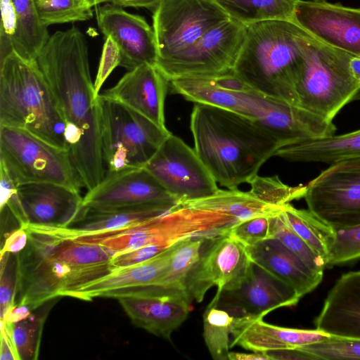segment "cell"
Instances as JSON below:
<instances>
[{
	"label": "cell",
	"mask_w": 360,
	"mask_h": 360,
	"mask_svg": "<svg viewBox=\"0 0 360 360\" xmlns=\"http://www.w3.org/2000/svg\"><path fill=\"white\" fill-rule=\"evenodd\" d=\"M36 61L53 91L66 122L72 161L84 187L103 179L101 120L89 61L88 44L77 27L50 35Z\"/></svg>",
	"instance_id": "cell-1"
},
{
	"label": "cell",
	"mask_w": 360,
	"mask_h": 360,
	"mask_svg": "<svg viewBox=\"0 0 360 360\" xmlns=\"http://www.w3.org/2000/svg\"><path fill=\"white\" fill-rule=\"evenodd\" d=\"M22 228L27 241L16 254L15 305L33 311L52 299L74 297L117 269L110 262L115 252L102 245L79 240L63 228Z\"/></svg>",
	"instance_id": "cell-2"
},
{
	"label": "cell",
	"mask_w": 360,
	"mask_h": 360,
	"mask_svg": "<svg viewBox=\"0 0 360 360\" xmlns=\"http://www.w3.org/2000/svg\"><path fill=\"white\" fill-rule=\"evenodd\" d=\"M190 129L196 154L217 183L228 189L249 184L279 148L257 122L208 105L195 104Z\"/></svg>",
	"instance_id": "cell-3"
},
{
	"label": "cell",
	"mask_w": 360,
	"mask_h": 360,
	"mask_svg": "<svg viewBox=\"0 0 360 360\" xmlns=\"http://www.w3.org/2000/svg\"><path fill=\"white\" fill-rule=\"evenodd\" d=\"M233 73L254 91L298 105L297 86L309 35L292 21L267 20L246 26Z\"/></svg>",
	"instance_id": "cell-4"
},
{
	"label": "cell",
	"mask_w": 360,
	"mask_h": 360,
	"mask_svg": "<svg viewBox=\"0 0 360 360\" xmlns=\"http://www.w3.org/2000/svg\"><path fill=\"white\" fill-rule=\"evenodd\" d=\"M0 126L23 129L68 150L65 118L37 61L14 52L0 60Z\"/></svg>",
	"instance_id": "cell-5"
},
{
	"label": "cell",
	"mask_w": 360,
	"mask_h": 360,
	"mask_svg": "<svg viewBox=\"0 0 360 360\" xmlns=\"http://www.w3.org/2000/svg\"><path fill=\"white\" fill-rule=\"evenodd\" d=\"M237 223L233 217L194 199L179 201L167 212L124 229L70 236L81 241L102 245L118 253L155 243L172 245L190 238L219 237L228 234Z\"/></svg>",
	"instance_id": "cell-6"
},
{
	"label": "cell",
	"mask_w": 360,
	"mask_h": 360,
	"mask_svg": "<svg viewBox=\"0 0 360 360\" xmlns=\"http://www.w3.org/2000/svg\"><path fill=\"white\" fill-rule=\"evenodd\" d=\"M353 57L309 34L304 44L297 86L299 106L333 121L360 89L350 67Z\"/></svg>",
	"instance_id": "cell-7"
},
{
	"label": "cell",
	"mask_w": 360,
	"mask_h": 360,
	"mask_svg": "<svg viewBox=\"0 0 360 360\" xmlns=\"http://www.w3.org/2000/svg\"><path fill=\"white\" fill-rule=\"evenodd\" d=\"M96 100L105 174L144 167L172 133L131 108L100 94Z\"/></svg>",
	"instance_id": "cell-8"
},
{
	"label": "cell",
	"mask_w": 360,
	"mask_h": 360,
	"mask_svg": "<svg viewBox=\"0 0 360 360\" xmlns=\"http://www.w3.org/2000/svg\"><path fill=\"white\" fill-rule=\"evenodd\" d=\"M0 165L17 186L38 182L84 187L69 151L23 129L0 126Z\"/></svg>",
	"instance_id": "cell-9"
},
{
	"label": "cell",
	"mask_w": 360,
	"mask_h": 360,
	"mask_svg": "<svg viewBox=\"0 0 360 360\" xmlns=\"http://www.w3.org/2000/svg\"><path fill=\"white\" fill-rule=\"evenodd\" d=\"M247 27L233 19L206 32L179 54L157 63L169 81L180 77H210L233 71L242 49Z\"/></svg>",
	"instance_id": "cell-10"
},
{
	"label": "cell",
	"mask_w": 360,
	"mask_h": 360,
	"mask_svg": "<svg viewBox=\"0 0 360 360\" xmlns=\"http://www.w3.org/2000/svg\"><path fill=\"white\" fill-rule=\"evenodd\" d=\"M229 18L212 0H163L153 10L157 63L183 52Z\"/></svg>",
	"instance_id": "cell-11"
},
{
	"label": "cell",
	"mask_w": 360,
	"mask_h": 360,
	"mask_svg": "<svg viewBox=\"0 0 360 360\" xmlns=\"http://www.w3.org/2000/svg\"><path fill=\"white\" fill-rule=\"evenodd\" d=\"M308 210L334 229L360 225V157L334 162L307 185Z\"/></svg>",
	"instance_id": "cell-12"
},
{
	"label": "cell",
	"mask_w": 360,
	"mask_h": 360,
	"mask_svg": "<svg viewBox=\"0 0 360 360\" xmlns=\"http://www.w3.org/2000/svg\"><path fill=\"white\" fill-rule=\"evenodd\" d=\"M144 167L179 201L207 197L219 189L194 148L172 134Z\"/></svg>",
	"instance_id": "cell-13"
},
{
	"label": "cell",
	"mask_w": 360,
	"mask_h": 360,
	"mask_svg": "<svg viewBox=\"0 0 360 360\" xmlns=\"http://www.w3.org/2000/svg\"><path fill=\"white\" fill-rule=\"evenodd\" d=\"M251 264L245 246L229 234L208 238L187 275L185 292L191 302H200L213 286L217 292L234 289L244 280Z\"/></svg>",
	"instance_id": "cell-14"
},
{
	"label": "cell",
	"mask_w": 360,
	"mask_h": 360,
	"mask_svg": "<svg viewBox=\"0 0 360 360\" xmlns=\"http://www.w3.org/2000/svg\"><path fill=\"white\" fill-rule=\"evenodd\" d=\"M247 97L250 119L271 134L279 144L278 149L328 137L336 131L333 121L299 105L267 97L252 89Z\"/></svg>",
	"instance_id": "cell-15"
},
{
	"label": "cell",
	"mask_w": 360,
	"mask_h": 360,
	"mask_svg": "<svg viewBox=\"0 0 360 360\" xmlns=\"http://www.w3.org/2000/svg\"><path fill=\"white\" fill-rule=\"evenodd\" d=\"M217 306L233 317L264 318L269 312L295 306L300 297L293 288L252 262L236 288L216 292Z\"/></svg>",
	"instance_id": "cell-16"
},
{
	"label": "cell",
	"mask_w": 360,
	"mask_h": 360,
	"mask_svg": "<svg viewBox=\"0 0 360 360\" xmlns=\"http://www.w3.org/2000/svg\"><path fill=\"white\" fill-rule=\"evenodd\" d=\"M292 22L321 42L360 58V8L299 0Z\"/></svg>",
	"instance_id": "cell-17"
},
{
	"label": "cell",
	"mask_w": 360,
	"mask_h": 360,
	"mask_svg": "<svg viewBox=\"0 0 360 360\" xmlns=\"http://www.w3.org/2000/svg\"><path fill=\"white\" fill-rule=\"evenodd\" d=\"M96 17L101 32L105 37H110L119 48L120 66L131 70L144 64L156 65L155 32L142 16L111 4L99 7Z\"/></svg>",
	"instance_id": "cell-18"
},
{
	"label": "cell",
	"mask_w": 360,
	"mask_h": 360,
	"mask_svg": "<svg viewBox=\"0 0 360 360\" xmlns=\"http://www.w3.org/2000/svg\"><path fill=\"white\" fill-rule=\"evenodd\" d=\"M179 201L145 167L106 173L83 198L82 205L111 209L148 203Z\"/></svg>",
	"instance_id": "cell-19"
},
{
	"label": "cell",
	"mask_w": 360,
	"mask_h": 360,
	"mask_svg": "<svg viewBox=\"0 0 360 360\" xmlns=\"http://www.w3.org/2000/svg\"><path fill=\"white\" fill-rule=\"evenodd\" d=\"M18 192L25 217V226L68 228L83 213V198L79 191L62 184H25L18 186Z\"/></svg>",
	"instance_id": "cell-20"
},
{
	"label": "cell",
	"mask_w": 360,
	"mask_h": 360,
	"mask_svg": "<svg viewBox=\"0 0 360 360\" xmlns=\"http://www.w3.org/2000/svg\"><path fill=\"white\" fill-rule=\"evenodd\" d=\"M169 80L156 65H141L129 70L101 95L117 101L166 129L165 102Z\"/></svg>",
	"instance_id": "cell-21"
},
{
	"label": "cell",
	"mask_w": 360,
	"mask_h": 360,
	"mask_svg": "<svg viewBox=\"0 0 360 360\" xmlns=\"http://www.w3.org/2000/svg\"><path fill=\"white\" fill-rule=\"evenodd\" d=\"M230 348L240 346L254 352L303 347L328 339L331 335L321 330H303L266 323L263 318L234 317L231 326Z\"/></svg>",
	"instance_id": "cell-22"
},
{
	"label": "cell",
	"mask_w": 360,
	"mask_h": 360,
	"mask_svg": "<svg viewBox=\"0 0 360 360\" xmlns=\"http://www.w3.org/2000/svg\"><path fill=\"white\" fill-rule=\"evenodd\" d=\"M169 86L188 101L223 108L250 119L247 98L250 87L233 71L216 77L173 79L169 81Z\"/></svg>",
	"instance_id": "cell-23"
},
{
	"label": "cell",
	"mask_w": 360,
	"mask_h": 360,
	"mask_svg": "<svg viewBox=\"0 0 360 360\" xmlns=\"http://www.w3.org/2000/svg\"><path fill=\"white\" fill-rule=\"evenodd\" d=\"M314 323L330 335L360 338V271L338 279Z\"/></svg>",
	"instance_id": "cell-24"
},
{
	"label": "cell",
	"mask_w": 360,
	"mask_h": 360,
	"mask_svg": "<svg viewBox=\"0 0 360 360\" xmlns=\"http://www.w3.org/2000/svg\"><path fill=\"white\" fill-rule=\"evenodd\" d=\"M117 299L134 325L167 340L187 319L191 303L182 297L146 294Z\"/></svg>",
	"instance_id": "cell-25"
},
{
	"label": "cell",
	"mask_w": 360,
	"mask_h": 360,
	"mask_svg": "<svg viewBox=\"0 0 360 360\" xmlns=\"http://www.w3.org/2000/svg\"><path fill=\"white\" fill-rule=\"evenodd\" d=\"M245 249L252 262L290 285L300 298L321 282L322 274L310 269L276 238H267Z\"/></svg>",
	"instance_id": "cell-26"
},
{
	"label": "cell",
	"mask_w": 360,
	"mask_h": 360,
	"mask_svg": "<svg viewBox=\"0 0 360 360\" xmlns=\"http://www.w3.org/2000/svg\"><path fill=\"white\" fill-rule=\"evenodd\" d=\"M175 245L144 262L114 270L83 287L74 297L83 300L96 297L117 298L131 290L158 284L167 271Z\"/></svg>",
	"instance_id": "cell-27"
},
{
	"label": "cell",
	"mask_w": 360,
	"mask_h": 360,
	"mask_svg": "<svg viewBox=\"0 0 360 360\" xmlns=\"http://www.w3.org/2000/svg\"><path fill=\"white\" fill-rule=\"evenodd\" d=\"M178 202H161L111 209L83 206L81 217L63 229L73 236L119 230L160 216Z\"/></svg>",
	"instance_id": "cell-28"
},
{
	"label": "cell",
	"mask_w": 360,
	"mask_h": 360,
	"mask_svg": "<svg viewBox=\"0 0 360 360\" xmlns=\"http://www.w3.org/2000/svg\"><path fill=\"white\" fill-rule=\"evenodd\" d=\"M275 156L289 161L334 162L360 157V129L312 139L278 149Z\"/></svg>",
	"instance_id": "cell-29"
},
{
	"label": "cell",
	"mask_w": 360,
	"mask_h": 360,
	"mask_svg": "<svg viewBox=\"0 0 360 360\" xmlns=\"http://www.w3.org/2000/svg\"><path fill=\"white\" fill-rule=\"evenodd\" d=\"M207 239L190 238L176 243L167 271L158 284L133 289L122 296L146 294L182 297L192 302L185 292V281L189 271L199 259Z\"/></svg>",
	"instance_id": "cell-30"
},
{
	"label": "cell",
	"mask_w": 360,
	"mask_h": 360,
	"mask_svg": "<svg viewBox=\"0 0 360 360\" xmlns=\"http://www.w3.org/2000/svg\"><path fill=\"white\" fill-rule=\"evenodd\" d=\"M16 19L13 52L27 60H36L50 35L39 18L35 0H11Z\"/></svg>",
	"instance_id": "cell-31"
},
{
	"label": "cell",
	"mask_w": 360,
	"mask_h": 360,
	"mask_svg": "<svg viewBox=\"0 0 360 360\" xmlns=\"http://www.w3.org/2000/svg\"><path fill=\"white\" fill-rule=\"evenodd\" d=\"M231 19L245 26L267 20L292 21L299 0H212Z\"/></svg>",
	"instance_id": "cell-32"
},
{
	"label": "cell",
	"mask_w": 360,
	"mask_h": 360,
	"mask_svg": "<svg viewBox=\"0 0 360 360\" xmlns=\"http://www.w3.org/2000/svg\"><path fill=\"white\" fill-rule=\"evenodd\" d=\"M56 302V298L52 299L19 320L1 321V329L9 335L18 360L37 359L44 325Z\"/></svg>",
	"instance_id": "cell-33"
},
{
	"label": "cell",
	"mask_w": 360,
	"mask_h": 360,
	"mask_svg": "<svg viewBox=\"0 0 360 360\" xmlns=\"http://www.w3.org/2000/svg\"><path fill=\"white\" fill-rule=\"evenodd\" d=\"M282 212L292 229L326 262L335 241L333 227L317 217L309 210H300L290 203Z\"/></svg>",
	"instance_id": "cell-34"
},
{
	"label": "cell",
	"mask_w": 360,
	"mask_h": 360,
	"mask_svg": "<svg viewBox=\"0 0 360 360\" xmlns=\"http://www.w3.org/2000/svg\"><path fill=\"white\" fill-rule=\"evenodd\" d=\"M226 311L217 306L213 297L203 314V338L214 360H227L230 348L231 326L233 320Z\"/></svg>",
	"instance_id": "cell-35"
},
{
	"label": "cell",
	"mask_w": 360,
	"mask_h": 360,
	"mask_svg": "<svg viewBox=\"0 0 360 360\" xmlns=\"http://www.w3.org/2000/svg\"><path fill=\"white\" fill-rule=\"evenodd\" d=\"M35 4L39 20L46 27L93 17L91 7L85 0H35Z\"/></svg>",
	"instance_id": "cell-36"
},
{
	"label": "cell",
	"mask_w": 360,
	"mask_h": 360,
	"mask_svg": "<svg viewBox=\"0 0 360 360\" xmlns=\"http://www.w3.org/2000/svg\"><path fill=\"white\" fill-rule=\"evenodd\" d=\"M282 210L270 217L269 238H274L280 240L310 269L323 275L326 266V262L292 229L285 220Z\"/></svg>",
	"instance_id": "cell-37"
},
{
	"label": "cell",
	"mask_w": 360,
	"mask_h": 360,
	"mask_svg": "<svg viewBox=\"0 0 360 360\" xmlns=\"http://www.w3.org/2000/svg\"><path fill=\"white\" fill-rule=\"evenodd\" d=\"M249 184L251 186L250 191L255 197L278 207L304 198L307 189V185L288 186L277 176L262 177L257 175Z\"/></svg>",
	"instance_id": "cell-38"
},
{
	"label": "cell",
	"mask_w": 360,
	"mask_h": 360,
	"mask_svg": "<svg viewBox=\"0 0 360 360\" xmlns=\"http://www.w3.org/2000/svg\"><path fill=\"white\" fill-rule=\"evenodd\" d=\"M297 348L319 359H360V338L331 335L326 340Z\"/></svg>",
	"instance_id": "cell-39"
},
{
	"label": "cell",
	"mask_w": 360,
	"mask_h": 360,
	"mask_svg": "<svg viewBox=\"0 0 360 360\" xmlns=\"http://www.w3.org/2000/svg\"><path fill=\"white\" fill-rule=\"evenodd\" d=\"M335 230V241L327 266L340 265L360 259V225Z\"/></svg>",
	"instance_id": "cell-40"
},
{
	"label": "cell",
	"mask_w": 360,
	"mask_h": 360,
	"mask_svg": "<svg viewBox=\"0 0 360 360\" xmlns=\"http://www.w3.org/2000/svg\"><path fill=\"white\" fill-rule=\"evenodd\" d=\"M1 321L15 304L17 292L16 254H1Z\"/></svg>",
	"instance_id": "cell-41"
},
{
	"label": "cell",
	"mask_w": 360,
	"mask_h": 360,
	"mask_svg": "<svg viewBox=\"0 0 360 360\" xmlns=\"http://www.w3.org/2000/svg\"><path fill=\"white\" fill-rule=\"evenodd\" d=\"M270 217H257L239 222L231 229L229 234L245 246L257 243L269 238Z\"/></svg>",
	"instance_id": "cell-42"
},
{
	"label": "cell",
	"mask_w": 360,
	"mask_h": 360,
	"mask_svg": "<svg viewBox=\"0 0 360 360\" xmlns=\"http://www.w3.org/2000/svg\"><path fill=\"white\" fill-rule=\"evenodd\" d=\"M170 246L172 245L155 243L135 250L115 253L110 262L115 269L130 266L144 262L157 256Z\"/></svg>",
	"instance_id": "cell-43"
},
{
	"label": "cell",
	"mask_w": 360,
	"mask_h": 360,
	"mask_svg": "<svg viewBox=\"0 0 360 360\" xmlns=\"http://www.w3.org/2000/svg\"><path fill=\"white\" fill-rule=\"evenodd\" d=\"M0 60L13 52L12 43L16 30V19L11 0H0Z\"/></svg>",
	"instance_id": "cell-44"
},
{
	"label": "cell",
	"mask_w": 360,
	"mask_h": 360,
	"mask_svg": "<svg viewBox=\"0 0 360 360\" xmlns=\"http://www.w3.org/2000/svg\"><path fill=\"white\" fill-rule=\"evenodd\" d=\"M120 52L116 43L110 37H105L98 73L94 82V91L96 96L99 94L101 86L106 79L112 70L120 65Z\"/></svg>",
	"instance_id": "cell-45"
},
{
	"label": "cell",
	"mask_w": 360,
	"mask_h": 360,
	"mask_svg": "<svg viewBox=\"0 0 360 360\" xmlns=\"http://www.w3.org/2000/svg\"><path fill=\"white\" fill-rule=\"evenodd\" d=\"M27 241V231L22 227H19L6 236L1 247V254L5 252L17 254L25 248Z\"/></svg>",
	"instance_id": "cell-46"
},
{
	"label": "cell",
	"mask_w": 360,
	"mask_h": 360,
	"mask_svg": "<svg viewBox=\"0 0 360 360\" xmlns=\"http://www.w3.org/2000/svg\"><path fill=\"white\" fill-rule=\"evenodd\" d=\"M271 360H319L314 354L299 348H291L266 352Z\"/></svg>",
	"instance_id": "cell-47"
},
{
	"label": "cell",
	"mask_w": 360,
	"mask_h": 360,
	"mask_svg": "<svg viewBox=\"0 0 360 360\" xmlns=\"http://www.w3.org/2000/svg\"><path fill=\"white\" fill-rule=\"evenodd\" d=\"M1 360H18L13 345L8 333L1 329Z\"/></svg>",
	"instance_id": "cell-48"
},
{
	"label": "cell",
	"mask_w": 360,
	"mask_h": 360,
	"mask_svg": "<svg viewBox=\"0 0 360 360\" xmlns=\"http://www.w3.org/2000/svg\"><path fill=\"white\" fill-rule=\"evenodd\" d=\"M163 0H115L113 4L122 7L155 8Z\"/></svg>",
	"instance_id": "cell-49"
},
{
	"label": "cell",
	"mask_w": 360,
	"mask_h": 360,
	"mask_svg": "<svg viewBox=\"0 0 360 360\" xmlns=\"http://www.w3.org/2000/svg\"><path fill=\"white\" fill-rule=\"evenodd\" d=\"M229 360H271L270 356L264 352L242 353L229 352L228 355Z\"/></svg>",
	"instance_id": "cell-50"
},
{
	"label": "cell",
	"mask_w": 360,
	"mask_h": 360,
	"mask_svg": "<svg viewBox=\"0 0 360 360\" xmlns=\"http://www.w3.org/2000/svg\"><path fill=\"white\" fill-rule=\"evenodd\" d=\"M350 67L354 77L360 81V58L353 57L350 62Z\"/></svg>",
	"instance_id": "cell-51"
},
{
	"label": "cell",
	"mask_w": 360,
	"mask_h": 360,
	"mask_svg": "<svg viewBox=\"0 0 360 360\" xmlns=\"http://www.w3.org/2000/svg\"><path fill=\"white\" fill-rule=\"evenodd\" d=\"M86 3L91 6H97L102 3H110L112 4L115 0H85Z\"/></svg>",
	"instance_id": "cell-52"
},
{
	"label": "cell",
	"mask_w": 360,
	"mask_h": 360,
	"mask_svg": "<svg viewBox=\"0 0 360 360\" xmlns=\"http://www.w3.org/2000/svg\"><path fill=\"white\" fill-rule=\"evenodd\" d=\"M360 101V89L358 90V91L356 93L354 96L352 98V101Z\"/></svg>",
	"instance_id": "cell-53"
},
{
	"label": "cell",
	"mask_w": 360,
	"mask_h": 360,
	"mask_svg": "<svg viewBox=\"0 0 360 360\" xmlns=\"http://www.w3.org/2000/svg\"><path fill=\"white\" fill-rule=\"evenodd\" d=\"M312 1H323V0H312Z\"/></svg>",
	"instance_id": "cell-54"
}]
</instances>
